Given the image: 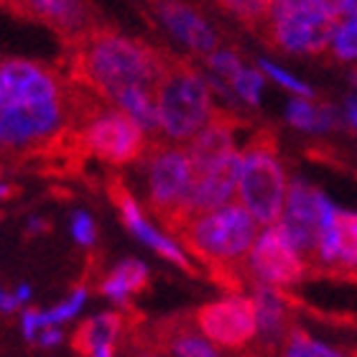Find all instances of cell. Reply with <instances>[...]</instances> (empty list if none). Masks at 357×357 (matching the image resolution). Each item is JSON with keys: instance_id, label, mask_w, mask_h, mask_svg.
Wrapping results in <instances>:
<instances>
[{"instance_id": "cell-1", "label": "cell", "mask_w": 357, "mask_h": 357, "mask_svg": "<svg viewBox=\"0 0 357 357\" xmlns=\"http://www.w3.org/2000/svg\"><path fill=\"white\" fill-rule=\"evenodd\" d=\"M169 59V54H161L146 41L105 26H95L72 41L75 79L107 102L128 87L156 92Z\"/></svg>"}, {"instance_id": "cell-2", "label": "cell", "mask_w": 357, "mask_h": 357, "mask_svg": "<svg viewBox=\"0 0 357 357\" xmlns=\"http://www.w3.org/2000/svg\"><path fill=\"white\" fill-rule=\"evenodd\" d=\"M176 235L197 261L222 275H232L235 271L243 273V263L258 238V222L240 202H230L227 207L186 222Z\"/></svg>"}, {"instance_id": "cell-3", "label": "cell", "mask_w": 357, "mask_h": 357, "mask_svg": "<svg viewBox=\"0 0 357 357\" xmlns=\"http://www.w3.org/2000/svg\"><path fill=\"white\" fill-rule=\"evenodd\" d=\"M156 105L164 143L176 146H186L217 112L207 79L174 56L156 87Z\"/></svg>"}, {"instance_id": "cell-4", "label": "cell", "mask_w": 357, "mask_h": 357, "mask_svg": "<svg viewBox=\"0 0 357 357\" xmlns=\"http://www.w3.org/2000/svg\"><path fill=\"white\" fill-rule=\"evenodd\" d=\"M240 204L263 227L275 225L286 207L289 181L278 158V141L273 130H258L240 151Z\"/></svg>"}, {"instance_id": "cell-5", "label": "cell", "mask_w": 357, "mask_h": 357, "mask_svg": "<svg viewBox=\"0 0 357 357\" xmlns=\"http://www.w3.org/2000/svg\"><path fill=\"white\" fill-rule=\"evenodd\" d=\"M72 133V105L67 97L52 102L15 105L0 112V156H21L61 146Z\"/></svg>"}, {"instance_id": "cell-6", "label": "cell", "mask_w": 357, "mask_h": 357, "mask_svg": "<svg viewBox=\"0 0 357 357\" xmlns=\"http://www.w3.org/2000/svg\"><path fill=\"white\" fill-rule=\"evenodd\" d=\"M337 23L317 0H273L261 33L278 52L314 56L329 49Z\"/></svg>"}, {"instance_id": "cell-7", "label": "cell", "mask_w": 357, "mask_h": 357, "mask_svg": "<svg viewBox=\"0 0 357 357\" xmlns=\"http://www.w3.org/2000/svg\"><path fill=\"white\" fill-rule=\"evenodd\" d=\"M146 176V202L156 217L172 230L178 212L186 204L194 186V166L186 146L176 143H151L149 153L141 158Z\"/></svg>"}, {"instance_id": "cell-8", "label": "cell", "mask_w": 357, "mask_h": 357, "mask_svg": "<svg viewBox=\"0 0 357 357\" xmlns=\"http://www.w3.org/2000/svg\"><path fill=\"white\" fill-rule=\"evenodd\" d=\"M309 261L298 253V248L289 240L278 222L268 225L258 232L245 263H243V275L253 286H271V289H291L304 281Z\"/></svg>"}, {"instance_id": "cell-9", "label": "cell", "mask_w": 357, "mask_h": 357, "mask_svg": "<svg viewBox=\"0 0 357 357\" xmlns=\"http://www.w3.org/2000/svg\"><path fill=\"white\" fill-rule=\"evenodd\" d=\"M192 324L222 352H243L258 340L253 298L243 291H227L194 312Z\"/></svg>"}, {"instance_id": "cell-10", "label": "cell", "mask_w": 357, "mask_h": 357, "mask_svg": "<svg viewBox=\"0 0 357 357\" xmlns=\"http://www.w3.org/2000/svg\"><path fill=\"white\" fill-rule=\"evenodd\" d=\"M332 202L304 181L296 178L289 184V194H286V207L278 220L283 232L289 235V240L298 248V253L304 255L306 261H312L317 243H319L321 227L327 220Z\"/></svg>"}, {"instance_id": "cell-11", "label": "cell", "mask_w": 357, "mask_h": 357, "mask_svg": "<svg viewBox=\"0 0 357 357\" xmlns=\"http://www.w3.org/2000/svg\"><path fill=\"white\" fill-rule=\"evenodd\" d=\"M67 97V87L54 69L29 59L0 61V112L15 105L52 102Z\"/></svg>"}, {"instance_id": "cell-12", "label": "cell", "mask_w": 357, "mask_h": 357, "mask_svg": "<svg viewBox=\"0 0 357 357\" xmlns=\"http://www.w3.org/2000/svg\"><path fill=\"white\" fill-rule=\"evenodd\" d=\"M309 266L332 275L357 278V212L332 204Z\"/></svg>"}, {"instance_id": "cell-13", "label": "cell", "mask_w": 357, "mask_h": 357, "mask_svg": "<svg viewBox=\"0 0 357 357\" xmlns=\"http://www.w3.org/2000/svg\"><path fill=\"white\" fill-rule=\"evenodd\" d=\"M110 194H112V199H115V204H118L120 217H123L126 227L141 240L143 245L151 248L153 253L166 258V261L174 263V266L184 268V271H192V255L186 253V248L178 245L176 240H174V235H166V232H161L158 227H153V222L146 217V212L141 209L138 199L128 192L126 184L112 181Z\"/></svg>"}, {"instance_id": "cell-14", "label": "cell", "mask_w": 357, "mask_h": 357, "mask_svg": "<svg viewBox=\"0 0 357 357\" xmlns=\"http://www.w3.org/2000/svg\"><path fill=\"white\" fill-rule=\"evenodd\" d=\"M151 6L156 10L158 21L166 26V31L176 36L186 49L204 54V56L220 49L215 29L192 6H186L184 0H151Z\"/></svg>"}, {"instance_id": "cell-15", "label": "cell", "mask_w": 357, "mask_h": 357, "mask_svg": "<svg viewBox=\"0 0 357 357\" xmlns=\"http://www.w3.org/2000/svg\"><path fill=\"white\" fill-rule=\"evenodd\" d=\"M15 13L31 15L72 41L97 26L87 0H18Z\"/></svg>"}, {"instance_id": "cell-16", "label": "cell", "mask_w": 357, "mask_h": 357, "mask_svg": "<svg viewBox=\"0 0 357 357\" xmlns=\"http://www.w3.org/2000/svg\"><path fill=\"white\" fill-rule=\"evenodd\" d=\"M238 128H240V120L232 118V115H225L220 110L212 115V120H209L207 126L186 143V153L192 158L194 174L204 172V169L220 164V161H225L232 153H238V149H235V133H238Z\"/></svg>"}, {"instance_id": "cell-17", "label": "cell", "mask_w": 357, "mask_h": 357, "mask_svg": "<svg viewBox=\"0 0 357 357\" xmlns=\"http://www.w3.org/2000/svg\"><path fill=\"white\" fill-rule=\"evenodd\" d=\"M255 324H258V340L263 347H281L289 337L291 327V301L286 291L271 289V286H253Z\"/></svg>"}, {"instance_id": "cell-18", "label": "cell", "mask_w": 357, "mask_h": 357, "mask_svg": "<svg viewBox=\"0 0 357 357\" xmlns=\"http://www.w3.org/2000/svg\"><path fill=\"white\" fill-rule=\"evenodd\" d=\"M87 301H89V289L87 286H77V289L69 291V296H64L59 304L49 306V309H23L21 319H18L21 335L29 342H36V337L46 327H64L69 321H75L84 312Z\"/></svg>"}, {"instance_id": "cell-19", "label": "cell", "mask_w": 357, "mask_h": 357, "mask_svg": "<svg viewBox=\"0 0 357 357\" xmlns=\"http://www.w3.org/2000/svg\"><path fill=\"white\" fill-rule=\"evenodd\" d=\"M126 335V317L120 312H100L92 314L77 327L72 344L82 357L97 350H118L120 340Z\"/></svg>"}, {"instance_id": "cell-20", "label": "cell", "mask_w": 357, "mask_h": 357, "mask_svg": "<svg viewBox=\"0 0 357 357\" xmlns=\"http://www.w3.org/2000/svg\"><path fill=\"white\" fill-rule=\"evenodd\" d=\"M149 278H151V271L149 266L138 258H126V261H120L118 266H112L107 273L100 278V294L102 298H107L112 306H128L130 304V298L138 296L146 286H149Z\"/></svg>"}, {"instance_id": "cell-21", "label": "cell", "mask_w": 357, "mask_h": 357, "mask_svg": "<svg viewBox=\"0 0 357 357\" xmlns=\"http://www.w3.org/2000/svg\"><path fill=\"white\" fill-rule=\"evenodd\" d=\"M110 105H115L118 110L126 112L128 118L133 120L135 126L141 128L151 141H153L156 135L161 138V120H158V105H156V92H153V89L128 87V89H123Z\"/></svg>"}, {"instance_id": "cell-22", "label": "cell", "mask_w": 357, "mask_h": 357, "mask_svg": "<svg viewBox=\"0 0 357 357\" xmlns=\"http://www.w3.org/2000/svg\"><path fill=\"white\" fill-rule=\"evenodd\" d=\"M164 350L169 357H227L215 342H209L194 324H181L166 332Z\"/></svg>"}, {"instance_id": "cell-23", "label": "cell", "mask_w": 357, "mask_h": 357, "mask_svg": "<svg viewBox=\"0 0 357 357\" xmlns=\"http://www.w3.org/2000/svg\"><path fill=\"white\" fill-rule=\"evenodd\" d=\"M286 118L291 126L301 128V130H327V128L337 126V115L329 107H317L314 102L296 97L291 100L286 107Z\"/></svg>"}, {"instance_id": "cell-24", "label": "cell", "mask_w": 357, "mask_h": 357, "mask_svg": "<svg viewBox=\"0 0 357 357\" xmlns=\"http://www.w3.org/2000/svg\"><path fill=\"white\" fill-rule=\"evenodd\" d=\"M217 3H220L230 15H235L238 21L245 23L248 29L261 31L273 0H217Z\"/></svg>"}, {"instance_id": "cell-25", "label": "cell", "mask_w": 357, "mask_h": 357, "mask_svg": "<svg viewBox=\"0 0 357 357\" xmlns=\"http://www.w3.org/2000/svg\"><path fill=\"white\" fill-rule=\"evenodd\" d=\"M329 52L335 54L340 61H355L357 59V18H344L337 23V31L332 36Z\"/></svg>"}, {"instance_id": "cell-26", "label": "cell", "mask_w": 357, "mask_h": 357, "mask_svg": "<svg viewBox=\"0 0 357 357\" xmlns=\"http://www.w3.org/2000/svg\"><path fill=\"white\" fill-rule=\"evenodd\" d=\"M278 357H321V340L304 329H291L289 337L278 347Z\"/></svg>"}, {"instance_id": "cell-27", "label": "cell", "mask_w": 357, "mask_h": 357, "mask_svg": "<svg viewBox=\"0 0 357 357\" xmlns=\"http://www.w3.org/2000/svg\"><path fill=\"white\" fill-rule=\"evenodd\" d=\"M230 87H232V92H235V95L243 100V102L258 105V102H261L263 75H261V72H255V69L243 67V72H240V75L232 79Z\"/></svg>"}, {"instance_id": "cell-28", "label": "cell", "mask_w": 357, "mask_h": 357, "mask_svg": "<svg viewBox=\"0 0 357 357\" xmlns=\"http://www.w3.org/2000/svg\"><path fill=\"white\" fill-rule=\"evenodd\" d=\"M209 69L215 72L217 79H225V82H232L235 77L243 72V61L238 59V54L230 52V49H215V52L207 56Z\"/></svg>"}, {"instance_id": "cell-29", "label": "cell", "mask_w": 357, "mask_h": 357, "mask_svg": "<svg viewBox=\"0 0 357 357\" xmlns=\"http://www.w3.org/2000/svg\"><path fill=\"white\" fill-rule=\"evenodd\" d=\"M258 67H261L263 75H268V77H271V79H275V82L281 84V87H286V89H289V92H294V95L304 97V100H309V97L314 95L312 87H309V84H304V82H301V79H296V77H294V75H289L286 69L275 67V64H271V61H261Z\"/></svg>"}, {"instance_id": "cell-30", "label": "cell", "mask_w": 357, "mask_h": 357, "mask_svg": "<svg viewBox=\"0 0 357 357\" xmlns=\"http://www.w3.org/2000/svg\"><path fill=\"white\" fill-rule=\"evenodd\" d=\"M69 230H72V238H75L77 245H82V248L95 245L97 227H95V220H92L87 212H75V215H72V225H69Z\"/></svg>"}, {"instance_id": "cell-31", "label": "cell", "mask_w": 357, "mask_h": 357, "mask_svg": "<svg viewBox=\"0 0 357 357\" xmlns=\"http://www.w3.org/2000/svg\"><path fill=\"white\" fill-rule=\"evenodd\" d=\"M64 342V327H46L41 335L36 337V342L41 350H54V347H59Z\"/></svg>"}, {"instance_id": "cell-32", "label": "cell", "mask_w": 357, "mask_h": 357, "mask_svg": "<svg viewBox=\"0 0 357 357\" xmlns=\"http://www.w3.org/2000/svg\"><path fill=\"white\" fill-rule=\"evenodd\" d=\"M317 3H319V8L324 13L332 15L335 21H340L344 13V3H347V0H317Z\"/></svg>"}, {"instance_id": "cell-33", "label": "cell", "mask_w": 357, "mask_h": 357, "mask_svg": "<svg viewBox=\"0 0 357 357\" xmlns=\"http://www.w3.org/2000/svg\"><path fill=\"white\" fill-rule=\"evenodd\" d=\"M128 357H169V355H166V350H161V344H158V347H151V344H146V347H138V350H133Z\"/></svg>"}, {"instance_id": "cell-34", "label": "cell", "mask_w": 357, "mask_h": 357, "mask_svg": "<svg viewBox=\"0 0 357 357\" xmlns=\"http://www.w3.org/2000/svg\"><path fill=\"white\" fill-rule=\"evenodd\" d=\"M321 357H350V355L342 350H337V347H332V344L321 342Z\"/></svg>"}, {"instance_id": "cell-35", "label": "cell", "mask_w": 357, "mask_h": 357, "mask_svg": "<svg viewBox=\"0 0 357 357\" xmlns=\"http://www.w3.org/2000/svg\"><path fill=\"white\" fill-rule=\"evenodd\" d=\"M44 230H46L44 220H38V217H31V220H29V235H36V232H44Z\"/></svg>"}, {"instance_id": "cell-36", "label": "cell", "mask_w": 357, "mask_h": 357, "mask_svg": "<svg viewBox=\"0 0 357 357\" xmlns=\"http://www.w3.org/2000/svg\"><path fill=\"white\" fill-rule=\"evenodd\" d=\"M347 118H350V123L355 126L357 130V100L352 97V100H347Z\"/></svg>"}, {"instance_id": "cell-37", "label": "cell", "mask_w": 357, "mask_h": 357, "mask_svg": "<svg viewBox=\"0 0 357 357\" xmlns=\"http://www.w3.org/2000/svg\"><path fill=\"white\" fill-rule=\"evenodd\" d=\"M342 18H357V0H347V3H344Z\"/></svg>"}, {"instance_id": "cell-38", "label": "cell", "mask_w": 357, "mask_h": 357, "mask_svg": "<svg viewBox=\"0 0 357 357\" xmlns=\"http://www.w3.org/2000/svg\"><path fill=\"white\" fill-rule=\"evenodd\" d=\"M13 192H15V186L10 184V181H0V202L8 199V197H10Z\"/></svg>"}, {"instance_id": "cell-39", "label": "cell", "mask_w": 357, "mask_h": 357, "mask_svg": "<svg viewBox=\"0 0 357 357\" xmlns=\"http://www.w3.org/2000/svg\"><path fill=\"white\" fill-rule=\"evenodd\" d=\"M18 0H0V8H8V10H15Z\"/></svg>"}, {"instance_id": "cell-40", "label": "cell", "mask_w": 357, "mask_h": 357, "mask_svg": "<svg viewBox=\"0 0 357 357\" xmlns=\"http://www.w3.org/2000/svg\"><path fill=\"white\" fill-rule=\"evenodd\" d=\"M352 82H355V84H357V75H355V77H352Z\"/></svg>"}]
</instances>
